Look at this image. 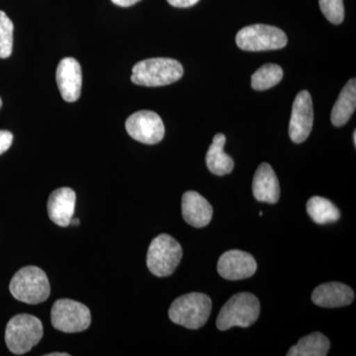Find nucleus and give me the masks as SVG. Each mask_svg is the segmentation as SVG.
Masks as SVG:
<instances>
[{
    "label": "nucleus",
    "instance_id": "7",
    "mask_svg": "<svg viewBox=\"0 0 356 356\" xmlns=\"http://www.w3.org/2000/svg\"><path fill=\"white\" fill-rule=\"evenodd\" d=\"M236 44L243 51L278 50L287 44V36L280 28L264 24L247 26L238 32Z\"/></svg>",
    "mask_w": 356,
    "mask_h": 356
},
{
    "label": "nucleus",
    "instance_id": "4",
    "mask_svg": "<svg viewBox=\"0 0 356 356\" xmlns=\"http://www.w3.org/2000/svg\"><path fill=\"white\" fill-rule=\"evenodd\" d=\"M261 304L254 294L238 293L222 306L218 315L216 325L220 331H227L234 327H250L257 322Z\"/></svg>",
    "mask_w": 356,
    "mask_h": 356
},
{
    "label": "nucleus",
    "instance_id": "1",
    "mask_svg": "<svg viewBox=\"0 0 356 356\" xmlns=\"http://www.w3.org/2000/svg\"><path fill=\"white\" fill-rule=\"evenodd\" d=\"M184 76V67L177 60L153 58L133 67L131 81L137 86L156 88L177 83Z\"/></svg>",
    "mask_w": 356,
    "mask_h": 356
},
{
    "label": "nucleus",
    "instance_id": "19",
    "mask_svg": "<svg viewBox=\"0 0 356 356\" xmlns=\"http://www.w3.org/2000/svg\"><path fill=\"white\" fill-rule=\"evenodd\" d=\"M327 337L321 332H313L302 337L298 343L293 346L287 353L288 356H325L329 353Z\"/></svg>",
    "mask_w": 356,
    "mask_h": 356
},
{
    "label": "nucleus",
    "instance_id": "27",
    "mask_svg": "<svg viewBox=\"0 0 356 356\" xmlns=\"http://www.w3.org/2000/svg\"><path fill=\"white\" fill-rule=\"evenodd\" d=\"M69 353H49V355H46V356H69Z\"/></svg>",
    "mask_w": 356,
    "mask_h": 356
},
{
    "label": "nucleus",
    "instance_id": "28",
    "mask_svg": "<svg viewBox=\"0 0 356 356\" xmlns=\"http://www.w3.org/2000/svg\"><path fill=\"white\" fill-rule=\"evenodd\" d=\"M70 224L72 225H79V220L77 219V218H72V220H70Z\"/></svg>",
    "mask_w": 356,
    "mask_h": 356
},
{
    "label": "nucleus",
    "instance_id": "18",
    "mask_svg": "<svg viewBox=\"0 0 356 356\" xmlns=\"http://www.w3.org/2000/svg\"><path fill=\"white\" fill-rule=\"evenodd\" d=\"M356 108V81L350 79L341 90L332 108L331 120L336 127H341L350 121Z\"/></svg>",
    "mask_w": 356,
    "mask_h": 356
},
{
    "label": "nucleus",
    "instance_id": "9",
    "mask_svg": "<svg viewBox=\"0 0 356 356\" xmlns=\"http://www.w3.org/2000/svg\"><path fill=\"white\" fill-rule=\"evenodd\" d=\"M126 130L134 140L146 145H156L165 137V125L156 112L142 110L131 115Z\"/></svg>",
    "mask_w": 356,
    "mask_h": 356
},
{
    "label": "nucleus",
    "instance_id": "20",
    "mask_svg": "<svg viewBox=\"0 0 356 356\" xmlns=\"http://www.w3.org/2000/svg\"><path fill=\"white\" fill-rule=\"evenodd\" d=\"M307 213L316 224L325 225L337 222L341 212L331 201L320 196H314L307 202Z\"/></svg>",
    "mask_w": 356,
    "mask_h": 356
},
{
    "label": "nucleus",
    "instance_id": "25",
    "mask_svg": "<svg viewBox=\"0 0 356 356\" xmlns=\"http://www.w3.org/2000/svg\"><path fill=\"white\" fill-rule=\"evenodd\" d=\"M199 0H168L170 6L178 7V8H187L195 6Z\"/></svg>",
    "mask_w": 356,
    "mask_h": 356
},
{
    "label": "nucleus",
    "instance_id": "23",
    "mask_svg": "<svg viewBox=\"0 0 356 356\" xmlns=\"http://www.w3.org/2000/svg\"><path fill=\"white\" fill-rule=\"evenodd\" d=\"M321 10L332 24L339 25L343 21V0H318Z\"/></svg>",
    "mask_w": 356,
    "mask_h": 356
},
{
    "label": "nucleus",
    "instance_id": "24",
    "mask_svg": "<svg viewBox=\"0 0 356 356\" xmlns=\"http://www.w3.org/2000/svg\"><path fill=\"white\" fill-rule=\"evenodd\" d=\"M13 142V135L8 131H0V154L6 153Z\"/></svg>",
    "mask_w": 356,
    "mask_h": 356
},
{
    "label": "nucleus",
    "instance_id": "10",
    "mask_svg": "<svg viewBox=\"0 0 356 356\" xmlns=\"http://www.w3.org/2000/svg\"><path fill=\"white\" fill-rule=\"evenodd\" d=\"M314 123L313 102L307 90L300 91L293 103L289 124V137L295 144L308 139Z\"/></svg>",
    "mask_w": 356,
    "mask_h": 356
},
{
    "label": "nucleus",
    "instance_id": "12",
    "mask_svg": "<svg viewBox=\"0 0 356 356\" xmlns=\"http://www.w3.org/2000/svg\"><path fill=\"white\" fill-rule=\"evenodd\" d=\"M56 79L63 99L67 102H76L81 93L83 72L76 58H63L58 65Z\"/></svg>",
    "mask_w": 356,
    "mask_h": 356
},
{
    "label": "nucleus",
    "instance_id": "5",
    "mask_svg": "<svg viewBox=\"0 0 356 356\" xmlns=\"http://www.w3.org/2000/svg\"><path fill=\"white\" fill-rule=\"evenodd\" d=\"M43 332V325L35 316L28 314L14 316L6 325L7 348L13 355H25L40 343Z\"/></svg>",
    "mask_w": 356,
    "mask_h": 356
},
{
    "label": "nucleus",
    "instance_id": "15",
    "mask_svg": "<svg viewBox=\"0 0 356 356\" xmlns=\"http://www.w3.org/2000/svg\"><path fill=\"white\" fill-rule=\"evenodd\" d=\"M355 300V292L348 285L339 282H329L314 290L312 301L324 308H339L350 305Z\"/></svg>",
    "mask_w": 356,
    "mask_h": 356
},
{
    "label": "nucleus",
    "instance_id": "2",
    "mask_svg": "<svg viewBox=\"0 0 356 356\" xmlns=\"http://www.w3.org/2000/svg\"><path fill=\"white\" fill-rule=\"evenodd\" d=\"M9 290L16 300L29 305L43 303L50 296L48 276L37 266H26L14 274Z\"/></svg>",
    "mask_w": 356,
    "mask_h": 356
},
{
    "label": "nucleus",
    "instance_id": "13",
    "mask_svg": "<svg viewBox=\"0 0 356 356\" xmlns=\"http://www.w3.org/2000/svg\"><path fill=\"white\" fill-rule=\"evenodd\" d=\"M182 216L194 228H204L210 224L213 216L211 204L195 191L185 192L182 196Z\"/></svg>",
    "mask_w": 356,
    "mask_h": 356
},
{
    "label": "nucleus",
    "instance_id": "21",
    "mask_svg": "<svg viewBox=\"0 0 356 356\" xmlns=\"http://www.w3.org/2000/svg\"><path fill=\"white\" fill-rule=\"evenodd\" d=\"M283 70L280 65L266 64L259 67L252 76V88L254 90H267L280 83Z\"/></svg>",
    "mask_w": 356,
    "mask_h": 356
},
{
    "label": "nucleus",
    "instance_id": "17",
    "mask_svg": "<svg viewBox=\"0 0 356 356\" xmlns=\"http://www.w3.org/2000/svg\"><path fill=\"white\" fill-rule=\"evenodd\" d=\"M226 137L224 134H217L206 154L208 170L218 177L229 175L235 168L234 159L224 152Z\"/></svg>",
    "mask_w": 356,
    "mask_h": 356
},
{
    "label": "nucleus",
    "instance_id": "8",
    "mask_svg": "<svg viewBox=\"0 0 356 356\" xmlns=\"http://www.w3.org/2000/svg\"><path fill=\"white\" fill-rule=\"evenodd\" d=\"M51 321L58 331L67 334L83 332L91 324L90 311L83 303L74 300L60 299L51 308Z\"/></svg>",
    "mask_w": 356,
    "mask_h": 356
},
{
    "label": "nucleus",
    "instance_id": "3",
    "mask_svg": "<svg viewBox=\"0 0 356 356\" xmlns=\"http://www.w3.org/2000/svg\"><path fill=\"white\" fill-rule=\"evenodd\" d=\"M212 310L210 297L202 293H189L173 301L168 317L175 324L198 330L207 323Z\"/></svg>",
    "mask_w": 356,
    "mask_h": 356
},
{
    "label": "nucleus",
    "instance_id": "26",
    "mask_svg": "<svg viewBox=\"0 0 356 356\" xmlns=\"http://www.w3.org/2000/svg\"><path fill=\"white\" fill-rule=\"evenodd\" d=\"M111 1L118 6L129 7L134 6V4L137 3V2L140 1V0H111Z\"/></svg>",
    "mask_w": 356,
    "mask_h": 356
},
{
    "label": "nucleus",
    "instance_id": "11",
    "mask_svg": "<svg viewBox=\"0 0 356 356\" xmlns=\"http://www.w3.org/2000/svg\"><path fill=\"white\" fill-rule=\"evenodd\" d=\"M257 264L252 254L242 250H232L225 252L218 261V273L227 280H242L252 277Z\"/></svg>",
    "mask_w": 356,
    "mask_h": 356
},
{
    "label": "nucleus",
    "instance_id": "16",
    "mask_svg": "<svg viewBox=\"0 0 356 356\" xmlns=\"http://www.w3.org/2000/svg\"><path fill=\"white\" fill-rule=\"evenodd\" d=\"M254 198L259 202L275 204L280 197V186L273 168L264 163L257 168L252 181Z\"/></svg>",
    "mask_w": 356,
    "mask_h": 356
},
{
    "label": "nucleus",
    "instance_id": "22",
    "mask_svg": "<svg viewBox=\"0 0 356 356\" xmlns=\"http://www.w3.org/2000/svg\"><path fill=\"white\" fill-rule=\"evenodd\" d=\"M14 26L6 13L0 10V58H7L13 54Z\"/></svg>",
    "mask_w": 356,
    "mask_h": 356
},
{
    "label": "nucleus",
    "instance_id": "29",
    "mask_svg": "<svg viewBox=\"0 0 356 356\" xmlns=\"http://www.w3.org/2000/svg\"><path fill=\"white\" fill-rule=\"evenodd\" d=\"M353 143H355V146L356 145V131L353 132Z\"/></svg>",
    "mask_w": 356,
    "mask_h": 356
},
{
    "label": "nucleus",
    "instance_id": "14",
    "mask_svg": "<svg viewBox=\"0 0 356 356\" xmlns=\"http://www.w3.org/2000/svg\"><path fill=\"white\" fill-rule=\"evenodd\" d=\"M76 200V192L69 187L54 191L48 201V214L51 222L60 227L70 226L74 214Z\"/></svg>",
    "mask_w": 356,
    "mask_h": 356
},
{
    "label": "nucleus",
    "instance_id": "6",
    "mask_svg": "<svg viewBox=\"0 0 356 356\" xmlns=\"http://www.w3.org/2000/svg\"><path fill=\"white\" fill-rule=\"evenodd\" d=\"M181 259V245L172 236L161 234L149 245L147 266L154 275L166 277L175 273Z\"/></svg>",
    "mask_w": 356,
    "mask_h": 356
},
{
    "label": "nucleus",
    "instance_id": "30",
    "mask_svg": "<svg viewBox=\"0 0 356 356\" xmlns=\"http://www.w3.org/2000/svg\"><path fill=\"white\" fill-rule=\"evenodd\" d=\"M2 107V100L1 98H0V109H1Z\"/></svg>",
    "mask_w": 356,
    "mask_h": 356
}]
</instances>
